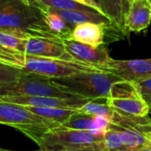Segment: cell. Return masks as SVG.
I'll use <instances>...</instances> for the list:
<instances>
[{
    "label": "cell",
    "instance_id": "cell-6",
    "mask_svg": "<svg viewBox=\"0 0 151 151\" xmlns=\"http://www.w3.org/2000/svg\"><path fill=\"white\" fill-rule=\"evenodd\" d=\"M25 73H34L51 78L67 77L81 72L103 71L100 68L81 61H67L26 54L25 65L21 70Z\"/></svg>",
    "mask_w": 151,
    "mask_h": 151
},
{
    "label": "cell",
    "instance_id": "cell-26",
    "mask_svg": "<svg viewBox=\"0 0 151 151\" xmlns=\"http://www.w3.org/2000/svg\"><path fill=\"white\" fill-rule=\"evenodd\" d=\"M75 1L81 4H84V5H86L88 7H90V8L96 10L100 14L104 15L102 9H101V7H100V5H99V4H98V2H97V0H75Z\"/></svg>",
    "mask_w": 151,
    "mask_h": 151
},
{
    "label": "cell",
    "instance_id": "cell-5",
    "mask_svg": "<svg viewBox=\"0 0 151 151\" xmlns=\"http://www.w3.org/2000/svg\"><path fill=\"white\" fill-rule=\"evenodd\" d=\"M36 96L58 98L82 97L61 90L48 77L25 73L17 81L0 85V96Z\"/></svg>",
    "mask_w": 151,
    "mask_h": 151
},
{
    "label": "cell",
    "instance_id": "cell-25",
    "mask_svg": "<svg viewBox=\"0 0 151 151\" xmlns=\"http://www.w3.org/2000/svg\"><path fill=\"white\" fill-rule=\"evenodd\" d=\"M142 99L151 110V78L134 82Z\"/></svg>",
    "mask_w": 151,
    "mask_h": 151
},
{
    "label": "cell",
    "instance_id": "cell-24",
    "mask_svg": "<svg viewBox=\"0 0 151 151\" xmlns=\"http://www.w3.org/2000/svg\"><path fill=\"white\" fill-rule=\"evenodd\" d=\"M22 74L23 72L20 69L0 63V85L13 82Z\"/></svg>",
    "mask_w": 151,
    "mask_h": 151
},
{
    "label": "cell",
    "instance_id": "cell-17",
    "mask_svg": "<svg viewBox=\"0 0 151 151\" xmlns=\"http://www.w3.org/2000/svg\"><path fill=\"white\" fill-rule=\"evenodd\" d=\"M110 126L119 133L125 144L131 151L139 150L143 148L151 146L150 141L147 139L144 136V134H142L140 132L127 127H123L113 123H111Z\"/></svg>",
    "mask_w": 151,
    "mask_h": 151
},
{
    "label": "cell",
    "instance_id": "cell-28",
    "mask_svg": "<svg viewBox=\"0 0 151 151\" xmlns=\"http://www.w3.org/2000/svg\"><path fill=\"white\" fill-rule=\"evenodd\" d=\"M136 151H151V146L150 147H147V148H143L142 150H139Z\"/></svg>",
    "mask_w": 151,
    "mask_h": 151
},
{
    "label": "cell",
    "instance_id": "cell-19",
    "mask_svg": "<svg viewBox=\"0 0 151 151\" xmlns=\"http://www.w3.org/2000/svg\"><path fill=\"white\" fill-rule=\"evenodd\" d=\"M42 9L44 11L45 22L49 28L61 40L71 39V34L74 27L65 22L59 15L48 11L44 7H42Z\"/></svg>",
    "mask_w": 151,
    "mask_h": 151
},
{
    "label": "cell",
    "instance_id": "cell-1",
    "mask_svg": "<svg viewBox=\"0 0 151 151\" xmlns=\"http://www.w3.org/2000/svg\"><path fill=\"white\" fill-rule=\"evenodd\" d=\"M0 32L24 39L61 40L47 26L44 11L35 0H0Z\"/></svg>",
    "mask_w": 151,
    "mask_h": 151
},
{
    "label": "cell",
    "instance_id": "cell-3",
    "mask_svg": "<svg viewBox=\"0 0 151 151\" xmlns=\"http://www.w3.org/2000/svg\"><path fill=\"white\" fill-rule=\"evenodd\" d=\"M50 81L61 90L91 100L106 99L112 86L123 81L115 74L105 71L81 72L76 74L51 78Z\"/></svg>",
    "mask_w": 151,
    "mask_h": 151
},
{
    "label": "cell",
    "instance_id": "cell-29",
    "mask_svg": "<svg viewBox=\"0 0 151 151\" xmlns=\"http://www.w3.org/2000/svg\"><path fill=\"white\" fill-rule=\"evenodd\" d=\"M148 1V3H149V4H150V6L151 8V0H147Z\"/></svg>",
    "mask_w": 151,
    "mask_h": 151
},
{
    "label": "cell",
    "instance_id": "cell-31",
    "mask_svg": "<svg viewBox=\"0 0 151 151\" xmlns=\"http://www.w3.org/2000/svg\"><path fill=\"white\" fill-rule=\"evenodd\" d=\"M130 1H131V2H132V1H133V0H130Z\"/></svg>",
    "mask_w": 151,
    "mask_h": 151
},
{
    "label": "cell",
    "instance_id": "cell-14",
    "mask_svg": "<svg viewBox=\"0 0 151 151\" xmlns=\"http://www.w3.org/2000/svg\"><path fill=\"white\" fill-rule=\"evenodd\" d=\"M111 122L104 118L94 116L78 111L71 116L64 124L62 127L67 129L88 131L96 134H104L110 127Z\"/></svg>",
    "mask_w": 151,
    "mask_h": 151
},
{
    "label": "cell",
    "instance_id": "cell-18",
    "mask_svg": "<svg viewBox=\"0 0 151 151\" xmlns=\"http://www.w3.org/2000/svg\"><path fill=\"white\" fill-rule=\"evenodd\" d=\"M28 111L45 118L51 121L57 122L59 125L64 124L71 116L76 113L79 110L75 109H65V108H56V107H32L24 106Z\"/></svg>",
    "mask_w": 151,
    "mask_h": 151
},
{
    "label": "cell",
    "instance_id": "cell-27",
    "mask_svg": "<svg viewBox=\"0 0 151 151\" xmlns=\"http://www.w3.org/2000/svg\"><path fill=\"white\" fill-rule=\"evenodd\" d=\"M144 136L147 138V139H149L150 141L151 142V132H148V133H145L144 134Z\"/></svg>",
    "mask_w": 151,
    "mask_h": 151
},
{
    "label": "cell",
    "instance_id": "cell-8",
    "mask_svg": "<svg viewBox=\"0 0 151 151\" xmlns=\"http://www.w3.org/2000/svg\"><path fill=\"white\" fill-rule=\"evenodd\" d=\"M19 51L31 56L77 61L66 51L63 40L29 37L23 39L19 48Z\"/></svg>",
    "mask_w": 151,
    "mask_h": 151
},
{
    "label": "cell",
    "instance_id": "cell-11",
    "mask_svg": "<svg viewBox=\"0 0 151 151\" xmlns=\"http://www.w3.org/2000/svg\"><path fill=\"white\" fill-rule=\"evenodd\" d=\"M63 43L66 51L73 58L96 66L101 70L111 58L104 44L93 47L72 39H64Z\"/></svg>",
    "mask_w": 151,
    "mask_h": 151
},
{
    "label": "cell",
    "instance_id": "cell-2",
    "mask_svg": "<svg viewBox=\"0 0 151 151\" xmlns=\"http://www.w3.org/2000/svg\"><path fill=\"white\" fill-rule=\"evenodd\" d=\"M104 134L64 128L61 126L39 135L34 142L42 151H106Z\"/></svg>",
    "mask_w": 151,
    "mask_h": 151
},
{
    "label": "cell",
    "instance_id": "cell-10",
    "mask_svg": "<svg viewBox=\"0 0 151 151\" xmlns=\"http://www.w3.org/2000/svg\"><path fill=\"white\" fill-rule=\"evenodd\" d=\"M0 101L22 106L32 107H56L65 109L80 110L91 99L85 97L74 98H58L52 96H0Z\"/></svg>",
    "mask_w": 151,
    "mask_h": 151
},
{
    "label": "cell",
    "instance_id": "cell-23",
    "mask_svg": "<svg viewBox=\"0 0 151 151\" xmlns=\"http://www.w3.org/2000/svg\"><path fill=\"white\" fill-rule=\"evenodd\" d=\"M25 59L26 54L0 46V63L22 70Z\"/></svg>",
    "mask_w": 151,
    "mask_h": 151
},
{
    "label": "cell",
    "instance_id": "cell-30",
    "mask_svg": "<svg viewBox=\"0 0 151 151\" xmlns=\"http://www.w3.org/2000/svg\"><path fill=\"white\" fill-rule=\"evenodd\" d=\"M0 151H11V150H2V149H0Z\"/></svg>",
    "mask_w": 151,
    "mask_h": 151
},
{
    "label": "cell",
    "instance_id": "cell-15",
    "mask_svg": "<svg viewBox=\"0 0 151 151\" xmlns=\"http://www.w3.org/2000/svg\"><path fill=\"white\" fill-rule=\"evenodd\" d=\"M151 22V8L147 0H133L127 16V28L129 32H141Z\"/></svg>",
    "mask_w": 151,
    "mask_h": 151
},
{
    "label": "cell",
    "instance_id": "cell-13",
    "mask_svg": "<svg viewBox=\"0 0 151 151\" xmlns=\"http://www.w3.org/2000/svg\"><path fill=\"white\" fill-rule=\"evenodd\" d=\"M104 14L111 21L115 28L123 35L130 33L126 25L130 8V0H97Z\"/></svg>",
    "mask_w": 151,
    "mask_h": 151
},
{
    "label": "cell",
    "instance_id": "cell-16",
    "mask_svg": "<svg viewBox=\"0 0 151 151\" xmlns=\"http://www.w3.org/2000/svg\"><path fill=\"white\" fill-rule=\"evenodd\" d=\"M44 8H46L50 12H52L59 15L65 22H67L68 24H70L73 27H75L79 24H82V23H86V22H91V23L104 25V26H108V27H111L115 28V27L112 25L111 21L106 16L100 14L98 12L58 10V9L48 8V7H44Z\"/></svg>",
    "mask_w": 151,
    "mask_h": 151
},
{
    "label": "cell",
    "instance_id": "cell-4",
    "mask_svg": "<svg viewBox=\"0 0 151 151\" xmlns=\"http://www.w3.org/2000/svg\"><path fill=\"white\" fill-rule=\"evenodd\" d=\"M0 124L12 127L35 141L39 135L58 127L57 122L35 115L24 106L0 101Z\"/></svg>",
    "mask_w": 151,
    "mask_h": 151
},
{
    "label": "cell",
    "instance_id": "cell-9",
    "mask_svg": "<svg viewBox=\"0 0 151 151\" xmlns=\"http://www.w3.org/2000/svg\"><path fill=\"white\" fill-rule=\"evenodd\" d=\"M125 81L137 82L151 78V58L132 60H111L102 67Z\"/></svg>",
    "mask_w": 151,
    "mask_h": 151
},
{
    "label": "cell",
    "instance_id": "cell-7",
    "mask_svg": "<svg viewBox=\"0 0 151 151\" xmlns=\"http://www.w3.org/2000/svg\"><path fill=\"white\" fill-rule=\"evenodd\" d=\"M106 102L113 110L127 116L143 118L150 111L134 82L121 81L115 83Z\"/></svg>",
    "mask_w": 151,
    "mask_h": 151
},
{
    "label": "cell",
    "instance_id": "cell-22",
    "mask_svg": "<svg viewBox=\"0 0 151 151\" xmlns=\"http://www.w3.org/2000/svg\"><path fill=\"white\" fill-rule=\"evenodd\" d=\"M104 144L106 151H131L125 144L119 133L111 126L104 132Z\"/></svg>",
    "mask_w": 151,
    "mask_h": 151
},
{
    "label": "cell",
    "instance_id": "cell-20",
    "mask_svg": "<svg viewBox=\"0 0 151 151\" xmlns=\"http://www.w3.org/2000/svg\"><path fill=\"white\" fill-rule=\"evenodd\" d=\"M35 1L42 7L54 8V9H58V10L97 12L96 10L90 7H88L84 4H81L76 2L75 0H35Z\"/></svg>",
    "mask_w": 151,
    "mask_h": 151
},
{
    "label": "cell",
    "instance_id": "cell-21",
    "mask_svg": "<svg viewBox=\"0 0 151 151\" xmlns=\"http://www.w3.org/2000/svg\"><path fill=\"white\" fill-rule=\"evenodd\" d=\"M102 100L104 99L89 101L86 104H84L79 111L83 113L104 118L111 122L114 110L107 104L106 100H104V103L101 102Z\"/></svg>",
    "mask_w": 151,
    "mask_h": 151
},
{
    "label": "cell",
    "instance_id": "cell-12",
    "mask_svg": "<svg viewBox=\"0 0 151 151\" xmlns=\"http://www.w3.org/2000/svg\"><path fill=\"white\" fill-rule=\"evenodd\" d=\"M110 30L117 31L111 27L86 22L74 27L71 34V39L93 47H97L104 44V39L107 36V32H110Z\"/></svg>",
    "mask_w": 151,
    "mask_h": 151
}]
</instances>
